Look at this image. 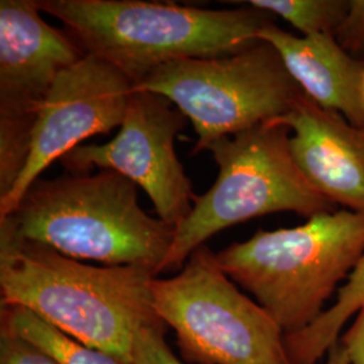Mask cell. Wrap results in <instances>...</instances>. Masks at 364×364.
<instances>
[{
	"mask_svg": "<svg viewBox=\"0 0 364 364\" xmlns=\"http://www.w3.org/2000/svg\"><path fill=\"white\" fill-rule=\"evenodd\" d=\"M132 90L129 78L92 54L64 70L41 107L25 168L11 191L0 197V219L18 207L54 161L82 141L120 127Z\"/></svg>",
	"mask_w": 364,
	"mask_h": 364,
	"instance_id": "10",
	"label": "cell"
},
{
	"mask_svg": "<svg viewBox=\"0 0 364 364\" xmlns=\"http://www.w3.org/2000/svg\"><path fill=\"white\" fill-rule=\"evenodd\" d=\"M188 119L166 97L132 90L126 115L114 139L80 144L61 164L68 173L112 170L142 188L156 218L178 227L193 208V186L185 174L174 141Z\"/></svg>",
	"mask_w": 364,
	"mask_h": 364,
	"instance_id": "9",
	"label": "cell"
},
{
	"mask_svg": "<svg viewBox=\"0 0 364 364\" xmlns=\"http://www.w3.org/2000/svg\"><path fill=\"white\" fill-rule=\"evenodd\" d=\"M363 255L364 212L344 209L294 228L260 230L219 251L216 259L290 335L326 312V301Z\"/></svg>",
	"mask_w": 364,
	"mask_h": 364,
	"instance_id": "4",
	"label": "cell"
},
{
	"mask_svg": "<svg viewBox=\"0 0 364 364\" xmlns=\"http://www.w3.org/2000/svg\"><path fill=\"white\" fill-rule=\"evenodd\" d=\"M0 364H60L52 355L11 331H0Z\"/></svg>",
	"mask_w": 364,
	"mask_h": 364,
	"instance_id": "17",
	"label": "cell"
},
{
	"mask_svg": "<svg viewBox=\"0 0 364 364\" xmlns=\"http://www.w3.org/2000/svg\"><path fill=\"white\" fill-rule=\"evenodd\" d=\"M258 38L279 53L287 72L316 105L364 126V61L344 50L333 36L296 37L273 23Z\"/></svg>",
	"mask_w": 364,
	"mask_h": 364,
	"instance_id": "12",
	"label": "cell"
},
{
	"mask_svg": "<svg viewBox=\"0 0 364 364\" xmlns=\"http://www.w3.org/2000/svg\"><path fill=\"white\" fill-rule=\"evenodd\" d=\"M246 4L284 18L304 37L336 36L350 1L344 0H250Z\"/></svg>",
	"mask_w": 364,
	"mask_h": 364,
	"instance_id": "15",
	"label": "cell"
},
{
	"mask_svg": "<svg viewBox=\"0 0 364 364\" xmlns=\"http://www.w3.org/2000/svg\"><path fill=\"white\" fill-rule=\"evenodd\" d=\"M299 169L335 205L364 212V126L316 105L304 92L284 117Z\"/></svg>",
	"mask_w": 364,
	"mask_h": 364,
	"instance_id": "11",
	"label": "cell"
},
{
	"mask_svg": "<svg viewBox=\"0 0 364 364\" xmlns=\"http://www.w3.org/2000/svg\"><path fill=\"white\" fill-rule=\"evenodd\" d=\"M338 341L347 352L350 363L364 364V305L356 313L351 328Z\"/></svg>",
	"mask_w": 364,
	"mask_h": 364,
	"instance_id": "19",
	"label": "cell"
},
{
	"mask_svg": "<svg viewBox=\"0 0 364 364\" xmlns=\"http://www.w3.org/2000/svg\"><path fill=\"white\" fill-rule=\"evenodd\" d=\"M144 266H92L0 228L1 305L26 308L66 336L131 364L136 333L164 324Z\"/></svg>",
	"mask_w": 364,
	"mask_h": 364,
	"instance_id": "1",
	"label": "cell"
},
{
	"mask_svg": "<svg viewBox=\"0 0 364 364\" xmlns=\"http://www.w3.org/2000/svg\"><path fill=\"white\" fill-rule=\"evenodd\" d=\"M326 364H351L348 355L344 350V347L338 341L329 351H328V360Z\"/></svg>",
	"mask_w": 364,
	"mask_h": 364,
	"instance_id": "20",
	"label": "cell"
},
{
	"mask_svg": "<svg viewBox=\"0 0 364 364\" xmlns=\"http://www.w3.org/2000/svg\"><path fill=\"white\" fill-rule=\"evenodd\" d=\"M158 317L189 364H290L285 333L257 301L221 270L216 254L197 248L180 272L151 282Z\"/></svg>",
	"mask_w": 364,
	"mask_h": 364,
	"instance_id": "6",
	"label": "cell"
},
{
	"mask_svg": "<svg viewBox=\"0 0 364 364\" xmlns=\"http://www.w3.org/2000/svg\"><path fill=\"white\" fill-rule=\"evenodd\" d=\"M0 228L72 259L144 266L156 275L176 234L139 205L138 185L112 170L38 178Z\"/></svg>",
	"mask_w": 364,
	"mask_h": 364,
	"instance_id": "3",
	"label": "cell"
},
{
	"mask_svg": "<svg viewBox=\"0 0 364 364\" xmlns=\"http://www.w3.org/2000/svg\"><path fill=\"white\" fill-rule=\"evenodd\" d=\"M291 130L266 122L209 144L219 166L207 193L195 196L189 216L176 228L169 254L159 274L182 269L209 237L235 224L277 212L311 219L335 212V204L318 192L299 169L290 149Z\"/></svg>",
	"mask_w": 364,
	"mask_h": 364,
	"instance_id": "5",
	"label": "cell"
},
{
	"mask_svg": "<svg viewBox=\"0 0 364 364\" xmlns=\"http://www.w3.org/2000/svg\"><path fill=\"white\" fill-rule=\"evenodd\" d=\"M84 55L68 30L43 21L38 0L0 1V197L26 165L41 107L55 80Z\"/></svg>",
	"mask_w": 364,
	"mask_h": 364,
	"instance_id": "8",
	"label": "cell"
},
{
	"mask_svg": "<svg viewBox=\"0 0 364 364\" xmlns=\"http://www.w3.org/2000/svg\"><path fill=\"white\" fill-rule=\"evenodd\" d=\"M134 90L166 97L191 120L197 134L193 154L284 117L302 93L279 53L264 41L234 54L170 63Z\"/></svg>",
	"mask_w": 364,
	"mask_h": 364,
	"instance_id": "7",
	"label": "cell"
},
{
	"mask_svg": "<svg viewBox=\"0 0 364 364\" xmlns=\"http://www.w3.org/2000/svg\"><path fill=\"white\" fill-rule=\"evenodd\" d=\"M362 90H363V100H364V75H363V85H362Z\"/></svg>",
	"mask_w": 364,
	"mask_h": 364,
	"instance_id": "21",
	"label": "cell"
},
{
	"mask_svg": "<svg viewBox=\"0 0 364 364\" xmlns=\"http://www.w3.org/2000/svg\"><path fill=\"white\" fill-rule=\"evenodd\" d=\"M1 328L26 338L60 364H126L115 356L87 347L49 326L26 308L1 305Z\"/></svg>",
	"mask_w": 364,
	"mask_h": 364,
	"instance_id": "14",
	"label": "cell"
},
{
	"mask_svg": "<svg viewBox=\"0 0 364 364\" xmlns=\"http://www.w3.org/2000/svg\"><path fill=\"white\" fill-rule=\"evenodd\" d=\"M364 305V255L346 285L340 287L335 304L312 326L285 335L284 343L290 364H316L340 338L343 326Z\"/></svg>",
	"mask_w": 364,
	"mask_h": 364,
	"instance_id": "13",
	"label": "cell"
},
{
	"mask_svg": "<svg viewBox=\"0 0 364 364\" xmlns=\"http://www.w3.org/2000/svg\"><path fill=\"white\" fill-rule=\"evenodd\" d=\"M63 22L85 54L138 85L154 70L185 58L242 52L258 43L272 15L252 6L210 10L144 0H38Z\"/></svg>",
	"mask_w": 364,
	"mask_h": 364,
	"instance_id": "2",
	"label": "cell"
},
{
	"mask_svg": "<svg viewBox=\"0 0 364 364\" xmlns=\"http://www.w3.org/2000/svg\"><path fill=\"white\" fill-rule=\"evenodd\" d=\"M165 326H147L136 333L131 364H182L165 340Z\"/></svg>",
	"mask_w": 364,
	"mask_h": 364,
	"instance_id": "16",
	"label": "cell"
},
{
	"mask_svg": "<svg viewBox=\"0 0 364 364\" xmlns=\"http://www.w3.org/2000/svg\"><path fill=\"white\" fill-rule=\"evenodd\" d=\"M335 38L340 46L358 60L364 61V0H352Z\"/></svg>",
	"mask_w": 364,
	"mask_h": 364,
	"instance_id": "18",
	"label": "cell"
}]
</instances>
